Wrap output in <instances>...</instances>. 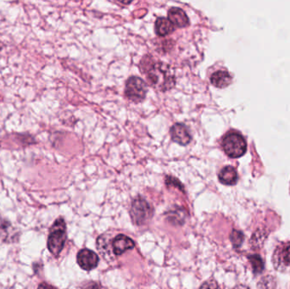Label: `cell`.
Instances as JSON below:
<instances>
[{"mask_svg": "<svg viewBox=\"0 0 290 289\" xmlns=\"http://www.w3.org/2000/svg\"><path fill=\"white\" fill-rule=\"evenodd\" d=\"M141 64H144L142 70L146 73L148 82L154 88L160 91H167L175 86V76L167 65L160 61H148L146 59L145 61H142Z\"/></svg>", "mask_w": 290, "mask_h": 289, "instance_id": "1", "label": "cell"}, {"mask_svg": "<svg viewBox=\"0 0 290 289\" xmlns=\"http://www.w3.org/2000/svg\"><path fill=\"white\" fill-rule=\"evenodd\" d=\"M67 240V227L63 219H58L50 230L48 239V249L53 255L62 252Z\"/></svg>", "mask_w": 290, "mask_h": 289, "instance_id": "2", "label": "cell"}, {"mask_svg": "<svg viewBox=\"0 0 290 289\" xmlns=\"http://www.w3.org/2000/svg\"><path fill=\"white\" fill-rule=\"evenodd\" d=\"M222 148L226 155L231 158L243 156L247 149L245 138L237 132H229L222 139Z\"/></svg>", "mask_w": 290, "mask_h": 289, "instance_id": "3", "label": "cell"}, {"mask_svg": "<svg viewBox=\"0 0 290 289\" xmlns=\"http://www.w3.org/2000/svg\"><path fill=\"white\" fill-rule=\"evenodd\" d=\"M147 93L146 83L138 77H132L126 83L125 95L134 103L142 102Z\"/></svg>", "mask_w": 290, "mask_h": 289, "instance_id": "4", "label": "cell"}, {"mask_svg": "<svg viewBox=\"0 0 290 289\" xmlns=\"http://www.w3.org/2000/svg\"><path fill=\"white\" fill-rule=\"evenodd\" d=\"M152 208L148 202L142 198H138L133 202L131 209V216L137 225H143L151 217Z\"/></svg>", "mask_w": 290, "mask_h": 289, "instance_id": "5", "label": "cell"}, {"mask_svg": "<svg viewBox=\"0 0 290 289\" xmlns=\"http://www.w3.org/2000/svg\"><path fill=\"white\" fill-rule=\"evenodd\" d=\"M273 264L277 270L290 268V242L277 247L273 255Z\"/></svg>", "mask_w": 290, "mask_h": 289, "instance_id": "6", "label": "cell"}, {"mask_svg": "<svg viewBox=\"0 0 290 289\" xmlns=\"http://www.w3.org/2000/svg\"><path fill=\"white\" fill-rule=\"evenodd\" d=\"M77 263L83 270L90 271L98 265L99 257L92 250L84 249L80 250L77 254Z\"/></svg>", "mask_w": 290, "mask_h": 289, "instance_id": "7", "label": "cell"}, {"mask_svg": "<svg viewBox=\"0 0 290 289\" xmlns=\"http://www.w3.org/2000/svg\"><path fill=\"white\" fill-rule=\"evenodd\" d=\"M170 133L173 142L179 143L182 146H186L191 142V135L184 124L176 123L170 128Z\"/></svg>", "mask_w": 290, "mask_h": 289, "instance_id": "8", "label": "cell"}, {"mask_svg": "<svg viewBox=\"0 0 290 289\" xmlns=\"http://www.w3.org/2000/svg\"><path fill=\"white\" fill-rule=\"evenodd\" d=\"M134 242L123 234H119L112 241L113 253L115 255H122L123 253L134 248Z\"/></svg>", "mask_w": 290, "mask_h": 289, "instance_id": "9", "label": "cell"}, {"mask_svg": "<svg viewBox=\"0 0 290 289\" xmlns=\"http://www.w3.org/2000/svg\"><path fill=\"white\" fill-rule=\"evenodd\" d=\"M168 20L174 27L179 28L188 27L189 24V17L186 13L182 9L176 7L170 9V11H168Z\"/></svg>", "mask_w": 290, "mask_h": 289, "instance_id": "10", "label": "cell"}, {"mask_svg": "<svg viewBox=\"0 0 290 289\" xmlns=\"http://www.w3.org/2000/svg\"><path fill=\"white\" fill-rule=\"evenodd\" d=\"M218 178L219 181L224 185L233 186L237 183L239 177L235 168L228 165L221 169L219 173Z\"/></svg>", "mask_w": 290, "mask_h": 289, "instance_id": "11", "label": "cell"}, {"mask_svg": "<svg viewBox=\"0 0 290 289\" xmlns=\"http://www.w3.org/2000/svg\"><path fill=\"white\" fill-rule=\"evenodd\" d=\"M231 75L226 71H217L210 77V82L216 88H224L231 84Z\"/></svg>", "mask_w": 290, "mask_h": 289, "instance_id": "12", "label": "cell"}, {"mask_svg": "<svg viewBox=\"0 0 290 289\" xmlns=\"http://www.w3.org/2000/svg\"><path fill=\"white\" fill-rule=\"evenodd\" d=\"M155 32L158 36L160 37H165L166 35H169L171 32L175 31V27L173 26L172 23L164 17H160L156 20L155 22Z\"/></svg>", "mask_w": 290, "mask_h": 289, "instance_id": "13", "label": "cell"}, {"mask_svg": "<svg viewBox=\"0 0 290 289\" xmlns=\"http://www.w3.org/2000/svg\"><path fill=\"white\" fill-rule=\"evenodd\" d=\"M230 239H231L234 246L238 248V247H240L242 244L244 236H243V234L241 232L235 230V231L231 232V235H230Z\"/></svg>", "mask_w": 290, "mask_h": 289, "instance_id": "14", "label": "cell"}, {"mask_svg": "<svg viewBox=\"0 0 290 289\" xmlns=\"http://www.w3.org/2000/svg\"><path fill=\"white\" fill-rule=\"evenodd\" d=\"M250 260L252 263L254 271L257 273L261 272L263 270V262L261 258L259 257L258 255H255V256H250Z\"/></svg>", "mask_w": 290, "mask_h": 289, "instance_id": "15", "label": "cell"}, {"mask_svg": "<svg viewBox=\"0 0 290 289\" xmlns=\"http://www.w3.org/2000/svg\"><path fill=\"white\" fill-rule=\"evenodd\" d=\"M200 289H221V286H219L217 281H215L213 279H210L208 281H205L204 283L201 285Z\"/></svg>", "mask_w": 290, "mask_h": 289, "instance_id": "16", "label": "cell"}, {"mask_svg": "<svg viewBox=\"0 0 290 289\" xmlns=\"http://www.w3.org/2000/svg\"><path fill=\"white\" fill-rule=\"evenodd\" d=\"M37 289H56L55 287H53V286H51L49 284L46 283V282H43L41 283L39 286H38V288Z\"/></svg>", "mask_w": 290, "mask_h": 289, "instance_id": "17", "label": "cell"}, {"mask_svg": "<svg viewBox=\"0 0 290 289\" xmlns=\"http://www.w3.org/2000/svg\"><path fill=\"white\" fill-rule=\"evenodd\" d=\"M234 289H250V287H248L247 286H245V285H238V286H235Z\"/></svg>", "mask_w": 290, "mask_h": 289, "instance_id": "18", "label": "cell"}, {"mask_svg": "<svg viewBox=\"0 0 290 289\" xmlns=\"http://www.w3.org/2000/svg\"><path fill=\"white\" fill-rule=\"evenodd\" d=\"M4 47H5V44L2 43V41L0 40V51L3 50Z\"/></svg>", "mask_w": 290, "mask_h": 289, "instance_id": "19", "label": "cell"}]
</instances>
